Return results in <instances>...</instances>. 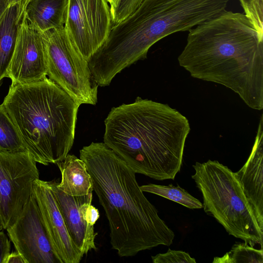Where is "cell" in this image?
I'll list each match as a JSON object with an SVG mask.
<instances>
[{
	"mask_svg": "<svg viewBox=\"0 0 263 263\" xmlns=\"http://www.w3.org/2000/svg\"><path fill=\"white\" fill-rule=\"evenodd\" d=\"M110 5L111 12L116 7L120 0H107Z\"/></svg>",
	"mask_w": 263,
	"mask_h": 263,
	"instance_id": "29",
	"label": "cell"
},
{
	"mask_svg": "<svg viewBox=\"0 0 263 263\" xmlns=\"http://www.w3.org/2000/svg\"><path fill=\"white\" fill-rule=\"evenodd\" d=\"M25 9L18 4L10 5L0 21V82L7 77Z\"/></svg>",
	"mask_w": 263,
	"mask_h": 263,
	"instance_id": "17",
	"label": "cell"
},
{
	"mask_svg": "<svg viewBox=\"0 0 263 263\" xmlns=\"http://www.w3.org/2000/svg\"><path fill=\"white\" fill-rule=\"evenodd\" d=\"M41 218L59 263H79L83 256L73 243L53 194L50 181H35L33 187Z\"/></svg>",
	"mask_w": 263,
	"mask_h": 263,
	"instance_id": "12",
	"label": "cell"
},
{
	"mask_svg": "<svg viewBox=\"0 0 263 263\" xmlns=\"http://www.w3.org/2000/svg\"><path fill=\"white\" fill-rule=\"evenodd\" d=\"M192 175L203 199V208L226 231L252 247L262 248L263 231L249 206L234 173L217 160L193 165Z\"/></svg>",
	"mask_w": 263,
	"mask_h": 263,
	"instance_id": "6",
	"label": "cell"
},
{
	"mask_svg": "<svg viewBox=\"0 0 263 263\" xmlns=\"http://www.w3.org/2000/svg\"><path fill=\"white\" fill-rule=\"evenodd\" d=\"M230 1L142 0L134 12L115 26L116 39L127 55L145 59L155 43L217 16Z\"/></svg>",
	"mask_w": 263,
	"mask_h": 263,
	"instance_id": "5",
	"label": "cell"
},
{
	"mask_svg": "<svg viewBox=\"0 0 263 263\" xmlns=\"http://www.w3.org/2000/svg\"><path fill=\"white\" fill-rule=\"evenodd\" d=\"M10 242L3 231H0V263L4 261L10 251Z\"/></svg>",
	"mask_w": 263,
	"mask_h": 263,
	"instance_id": "24",
	"label": "cell"
},
{
	"mask_svg": "<svg viewBox=\"0 0 263 263\" xmlns=\"http://www.w3.org/2000/svg\"><path fill=\"white\" fill-rule=\"evenodd\" d=\"M41 33L47 76L79 105H96L99 86L88 61L72 44L65 26Z\"/></svg>",
	"mask_w": 263,
	"mask_h": 263,
	"instance_id": "7",
	"label": "cell"
},
{
	"mask_svg": "<svg viewBox=\"0 0 263 263\" xmlns=\"http://www.w3.org/2000/svg\"><path fill=\"white\" fill-rule=\"evenodd\" d=\"M68 0H31L24 14L33 26L41 32L65 25Z\"/></svg>",
	"mask_w": 263,
	"mask_h": 263,
	"instance_id": "16",
	"label": "cell"
},
{
	"mask_svg": "<svg viewBox=\"0 0 263 263\" xmlns=\"http://www.w3.org/2000/svg\"><path fill=\"white\" fill-rule=\"evenodd\" d=\"M213 263H263V249L245 243H236L222 257H214Z\"/></svg>",
	"mask_w": 263,
	"mask_h": 263,
	"instance_id": "20",
	"label": "cell"
},
{
	"mask_svg": "<svg viewBox=\"0 0 263 263\" xmlns=\"http://www.w3.org/2000/svg\"><path fill=\"white\" fill-rule=\"evenodd\" d=\"M153 263H196L195 259L184 251L169 249L165 253L152 256Z\"/></svg>",
	"mask_w": 263,
	"mask_h": 263,
	"instance_id": "22",
	"label": "cell"
},
{
	"mask_svg": "<svg viewBox=\"0 0 263 263\" xmlns=\"http://www.w3.org/2000/svg\"><path fill=\"white\" fill-rule=\"evenodd\" d=\"M64 26L74 47L88 61L113 26L108 1L68 0Z\"/></svg>",
	"mask_w": 263,
	"mask_h": 263,
	"instance_id": "9",
	"label": "cell"
},
{
	"mask_svg": "<svg viewBox=\"0 0 263 263\" xmlns=\"http://www.w3.org/2000/svg\"><path fill=\"white\" fill-rule=\"evenodd\" d=\"M245 15L263 34V0H239Z\"/></svg>",
	"mask_w": 263,
	"mask_h": 263,
	"instance_id": "21",
	"label": "cell"
},
{
	"mask_svg": "<svg viewBox=\"0 0 263 263\" xmlns=\"http://www.w3.org/2000/svg\"><path fill=\"white\" fill-rule=\"evenodd\" d=\"M4 263H25V261L17 251L10 253L4 261Z\"/></svg>",
	"mask_w": 263,
	"mask_h": 263,
	"instance_id": "26",
	"label": "cell"
},
{
	"mask_svg": "<svg viewBox=\"0 0 263 263\" xmlns=\"http://www.w3.org/2000/svg\"><path fill=\"white\" fill-rule=\"evenodd\" d=\"M109 228L112 249L131 257L160 245L170 246L175 234L147 199L136 173L104 142L80 150Z\"/></svg>",
	"mask_w": 263,
	"mask_h": 263,
	"instance_id": "2",
	"label": "cell"
},
{
	"mask_svg": "<svg viewBox=\"0 0 263 263\" xmlns=\"http://www.w3.org/2000/svg\"><path fill=\"white\" fill-rule=\"evenodd\" d=\"M36 162L27 151H0V221L6 230L16 220L39 179Z\"/></svg>",
	"mask_w": 263,
	"mask_h": 263,
	"instance_id": "8",
	"label": "cell"
},
{
	"mask_svg": "<svg viewBox=\"0 0 263 263\" xmlns=\"http://www.w3.org/2000/svg\"><path fill=\"white\" fill-rule=\"evenodd\" d=\"M179 65L219 84L250 108H263V34L244 14L224 11L189 30Z\"/></svg>",
	"mask_w": 263,
	"mask_h": 263,
	"instance_id": "1",
	"label": "cell"
},
{
	"mask_svg": "<svg viewBox=\"0 0 263 263\" xmlns=\"http://www.w3.org/2000/svg\"><path fill=\"white\" fill-rule=\"evenodd\" d=\"M247 202L263 231V116L250 156L242 167L234 173Z\"/></svg>",
	"mask_w": 263,
	"mask_h": 263,
	"instance_id": "14",
	"label": "cell"
},
{
	"mask_svg": "<svg viewBox=\"0 0 263 263\" xmlns=\"http://www.w3.org/2000/svg\"><path fill=\"white\" fill-rule=\"evenodd\" d=\"M25 263H59L44 228L33 193L15 221L6 229Z\"/></svg>",
	"mask_w": 263,
	"mask_h": 263,
	"instance_id": "10",
	"label": "cell"
},
{
	"mask_svg": "<svg viewBox=\"0 0 263 263\" xmlns=\"http://www.w3.org/2000/svg\"><path fill=\"white\" fill-rule=\"evenodd\" d=\"M143 192L154 194L177 202L190 209L203 208L202 203L179 185L149 183L140 186Z\"/></svg>",
	"mask_w": 263,
	"mask_h": 263,
	"instance_id": "18",
	"label": "cell"
},
{
	"mask_svg": "<svg viewBox=\"0 0 263 263\" xmlns=\"http://www.w3.org/2000/svg\"><path fill=\"white\" fill-rule=\"evenodd\" d=\"M2 104L36 162L63 161L72 147L79 106L47 77L12 85Z\"/></svg>",
	"mask_w": 263,
	"mask_h": 263,
	"instance_id": "4",
	"label": "cell"
},
{
	"mask_svg": "<svg viewBox=\"0 0 263 263\" xmlns=\"http://www.w3.org/2000/svg\"><path fill=\"white\" fill-rule=\"evenodd\" d=\"M57 202L64 218L71 238L82 255H86L97 247L95 239L98 233L94 226L86 221L84 213L91 204L92 193L86 195L73 196L67 195L59 189L57 182L50 181Z\"/></svg>",
	"mask_w": 263,
	"mask_h": 263,
	"instance_id": "13",
	"label": "cell"
},
{
	"mask_svg": "<svg viewBox=\"0 0 263 263\" xmlns=\"http://www.w3.org/2000/svg\"><path fill=\"white\" fill-rule=\"evenodd\" d=\"M61 174L57 187L65 194L80 196L92 193L93 182L85 163L74 155L68 154L57 163Z\"/></svg>",
	"mask_w": 263,
	"mask_h": 263,
	"instance_id": "15",
	"label": "cell"
},
{
	"mask_svg": "<svg viewBox=\"0 0 263 263\" xmlns=\"http://www.w3.org/2000/svg\"><path fill=\"white\" fill-rule=\"evenodd\" d=\"M84 217L86 222L91 226H94L100 217L98 210L91 204L86 209Z\"/></svg>",
	"mask_w": 263,
	"mask_h": 263,
	"instance_id": "25",
	"label": "cell"
},
{
	"mask_svg": "<svg viewBox=\"0 0 263 263\" xmlns=\"http://www.w3.org/2000/svg\"><path fill=\"white\" fill-rule=\"evenodd\" d=\"M103 142L136 173L162 181L180 171L187 119L169 105L138 97L112 107L104 121Z\"/></svg>",
	"mask_w": 263,
	"mask_h": 263,
	"instance_id": "3",
	"label": "cell"
},
{
	"mask_svg": "<svg viewBox=\"0 0 263 263\" xmlns=\"http://www.w3.org/2000/svg\"><path fill=\"white\" fill-rule=\"evenodd\" d=\"M9 6V0H0V21Z\"/></svg>",
	"mask_w": 263,
	"mask_h": 263,
	"instance_id": "27",
	"label": "cell"
},
{
	"mask_svg": "<svg viewBox=\"0 0 263 263\" xmlns=\"http://www.w3.org/2000/svg\"><path fill=\"white\" fill-rule=\"evenodd\" d=\"M2 230H3V228L2 227V225L1 224V222L0 221V231H2Z\"/></svg>",
	"mask_w": 263,
	"mask_h": 263,
	"instance_id": "30",
	"label": "cell"
},
{
	"mask_svg": "<svg viewBox=\"0 0 263 263\" xmlns=\"http://www.w3.org/2000/svg\"><path fill=\"white\" fill-rule=\"evenodd\" d=\"M46 76L41 33L33 26L24 13L7 77L11 80V84L15 85L39 81Z\"/></svg>",
	"mask_w": 263,
	"mask_h": 263,
	"instance_id": "11",
	"label": "cell"
},
{
	"mask_svg": "<svg viewBox=\"0 0 263 263\" xmlns=\"http://www.w3.org/2000/svg\"><path fill=\"white\" fill-rule=\"evenodd\" d=\"M142 0H120L111 12L113 26L123 21L139 7Z\"/></svg>",
	"mask_w": 263,
	"mask_h": 263,
	"instance_id": "23",
	"label": "cell"
},
{
	"mask_svg": "<svg viewBox=\"0 0 263 263\" xmlns=\"http://www.w3.org/2000/svg\"><path fill=\"white\" fill-rule=\"evenodd\" d=\"M0 151L8 152L27 151L14 124L2 104L0 105Z\"/></svg>",
	"mask_w": 263,
	"mask_h": 263,
	"instance_id": "19",
	"label": "cell"
},
{
	"mask_svg": "<svg viewBox=\"0 0 263 263\" xmlns=\"http://www.w3.org/2000/svg\"><path fill=\"white\" fill-rule=\"evenodd\" d=\"M31 0H9L10 5L18 4L25 8Z\"/></svg>",
	"mask_w": 263,
	"mask_h": 263,
	"instance_id": "28",
	"label": "cell"
}]
</instances>
